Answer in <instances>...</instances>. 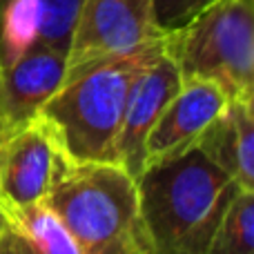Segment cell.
Returning a JSON list of instances; mask_svg holds the SVG:
<instances>
[{"label":"cell","mask_w":254,"mask_h":254,"mask_svg":"<svg viewBox=\"0 0 254 254\" xmlns=\"http://www.w3.org/2000/svg\"><path fill=\"white\" fill-rule=\"evenodd\" d=\"M0 212L4 221L25 234L40 254H80L69 230L45 201L25 207H2Z\"/></svg>","instance_id":"obj_12"},{"label":"cell","mask_w":254,"mask_h":254,"mask_svg":"<svg viewBox=\"0 0 254 254\" xmlns=\"http://www.w3.org/2000/svg\"><path fill=\"white\" fill-rule=\"evenodd\" d=\"M0 254H40V252L36 250V246L25 234L18 232L13 225H9L4 221V228L0 232Z\"/></svg>","instance_id":"obj_15"},{"label":"cell","mask_w":254,"mask_h":254,"mask_svg":"<svg viewBox=\"0 0 254 254\" xmlns=\"http://www.w3.org/2000/svg\"><path fill=\"white\" fill-rule=\"evenodd\" d=\"M154 254H205L239 185L194 145L136 179Z\"/></svg>","instance_id":"obj_1"},{"label":"cell","mask_w":254,"mask_h":254,"mask_svg":"<svg viewBox=\"0 0 254 254\" xmlns=\"http://www.w3.org/2000/svg\"><path fill=\"white\" fill-rule=\"evenodd\" d=\"M9 134H11V131H9L7 123H4L2 112H0V154H2V145H4V140H7V136H9Z\"/></svg>","instance_id":"obj_16"},{"label":"cell","mask_w":254,"mask_h":254,"mask_svg":"<svg viewBox=\"0 0 254 254\" xmlns=\"http://www.w3.org/2000/svg\"><path fill=\"white\" fill-rule=\"evenodd\" d=\"M65 71L67 56L47 47H31L0 69V112L9 131L38 119L47 101L61 89Z\"/></svg>","instance_id":"obj_10"},{"label":"cell","mask_w":254,"mask_h":254,"mask_svg":"<svg viewBox=\"0 0 254 254\" xmlns=\"http://www.w3.org/2000/svg\"><path fill=\"white\" fill-rule=\"evenodd\" d=\"M45 203L80 254H154L136 181L116 163H74Z\"/></svg>","instance_id":"obj_3"},{"label":"cell","mask_w":254,"mask_h":254,"mask_svg":"<svg viewBox=\"0 0 254 254\" xmlns=\"http://www.w3.org/2000/svg\"><path fill=\"white\" fill-rule=\"evenodd\" d=\"M196 147L241 190H254V101H230L198 136Z\"/></svg>","instance_id":"obj_11"},{"label":"cell","mask_w":254,"mask_h":254,"mask_svg":"<svg viewBox=\"0 0 254 254\" xmlns=\"http://www.w3.org/2000/svg\"><path fill=\"white\" fill-rule=\"evenodd\" d=\"M205 254H254V190L232 196Z\"/></svg>","instance_id":"obj_13"},{"label":"cell","mask_w":254,"mask_h":254,"mask_svg":"<svg viewBox=\"0 0 254 254\" xmlns=\"http://www.w3.org/2000/svg\"><path fill=\"white\" fill-rule=\"evenodd\" d=\"M163 36L67 74L47 101L38 116L54 129L71 163H114L129 92L140 71L163 54Z\"/></svg>","instance_id":"obj_2"},{"label":"cell","mask_w":254,"mask_h":254,"mask_svg":"<svg viewBox=\"0 0 254 254\" xmlns=\"http://www.w3.org/2000/svg\"><path fill=\"white\" fill-rule=\"evenodd\" d=\"M85 0H0V69L31 47L69 54Z\"/></svg>","instance_id":"obj_7"},{"label":"cell","mask_w":254,"mask_h":254,"mask_svg":"<svg viewBox=\"0 0 254 254\" xmlns=\"http://www.w3.org/2000/svg\"><path fill=\"white\" fill-rule=\"evenodd\" d=\"M228 103L230 98L219 85L201 78L183 80L145 140V167L194 147L198 136L223 114Z\"/></svg>","instance_id":"obj_9"},{"label":"cell","mask_w":254,"mask_h":254,"mask_svg":"<svg viewBox=\"0 0 254 254\" xmlns=\"http://www.w3.org/2000/svg\"><path fill=\"white\" fill-rule=\"evenodd\" d=\"M71 165L40 116L11 131L0 154V210L43 203Z\"/></svg>","instance_id":"obj_5"},{"label":"cell","mask_w":254,"mask_h":254,"mask_svg":"<svg viewBox=\"0 0 254 254\" xmlns=\"http://www.w3.org/2000/svg\"><path fill=\"white\" fill-rule=\"evenodd\" d=\"M152 0H85L67 54V74L161 38Z\"/></svg>","instance_id":"obj_6"},{"label":"cell","mask_w":254,"mask_h":254,"mask_svg":"<svg viewBox=\"0 0 254 254\" xmlns=\"http://www.w3.org/2000/svg\"><path fill=\"white\" fill-rule=\"evenodd\" d=\"M214 2L219 0H152L154 25L163 34H170V31H176L183 25H188L192 18H196Z\"/></svg>","instance_id":"obj_14"},{"label":"cell","mask_w":254,"mask_h":254,"mask_svg":"<svg viewBox=\"0 0 254 254\" xmlns=\"http://www.w3.org/2000/svg\"><path fill=\"white\" fill-rule=\"evenodd\" d=\"M163 45L183 80H210L230 101H254V0H219Z\"/></svg>","instance_id":"obj_4"},{"label":"cell","mask_w":254,"mask_h":254,"mask_svg":"<svg viewBox=\"0 0 254 254\" xmlns=\"http://www.w3.org/2000/svg\"><path fill=\"white\" fill-rule=\"evenodd\" d=\"M2 228H4V216H2V212H0V232H2Z\"/></svg>","instance_id":"obj_17"},{"label":"cell","mask_w":254,"mask_h":254,"mask_svg":"<svg viewBox=\"0 0 254 254\" xmlns=\"http://www.w3.org/2000/svg\"><path fill=\"white\" fill-rule=\"evenodd\" d=\"M181 85V71L165 49L134 80L114 143V163L123 167L134 181L145 170V140Z\"/></svg>","instance_id":"obj_8"}]
</instances>
